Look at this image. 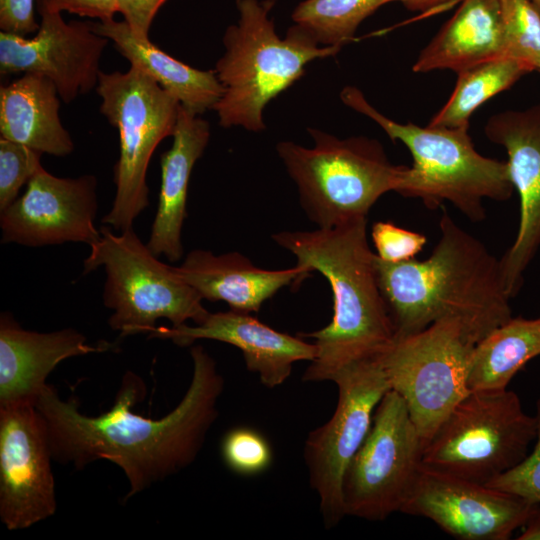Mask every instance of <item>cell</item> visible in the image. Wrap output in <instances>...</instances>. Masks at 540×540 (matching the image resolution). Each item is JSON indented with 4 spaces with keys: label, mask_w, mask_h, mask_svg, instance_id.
I'll return each instance as SVG.
<instances>
[{
    "label": "cell",
    "mask_w": 540,
    "mask_h": 540,
    "mask_svg": "<svg viewBox=\"0 0 540 540\" xmlns=\"http://www.w3.org/2000/svg\"><path fill=\"white\" fill-rule=\"evenodd\" d=\"M273 4L236 0L239 20L227 27L225 52L214 69L224 88L214 110L224 128L263 131L266 105L300 79L309 62L334 56L342 48L319 45L297 25L280 38L269 17Z\"/></svg>",
    "instance_id": "obj_4"
},
{
    "label": "cell",
    "mask_w": 540,
    "mask_h": 540,
    "mask_svg": "<svg viewBox=\"0 0 540 540\" xmlns=\"http://www.w3.org/2000/svg\"><path fill=\"white\" fill-rule=\"evenodd\" d=\"M530 2L535 6V8L540 13V0H530Z\"/></svg>",
    "instance_id": "obj_38"
},
{
    "label": "cell",
    "mask_w": 540,
    "mask_h": 540,
    "mask_svg": "<svg viewBox=\"0 0 540 540\" xmlns=\"http://www.w3.org/2000/svg\"><path fill=\"white\" fill-rule=\"evenodd\" d=\"M221 456L231 471L247 476L264 472L273 459L268 440L249 427H236L225 434Z\"/></svg>",
    "instance_id": "obj_29"
},
{
    "label": "cell",
    "mask_w": 540,
    "mask_h": 540,
    "mask_svg": "<svg viewBox=\"0 0 540 540\" xmlns=\"http://www.w3.org/2000/svg\"><path fill=\"white\" fill-rule=\"evenodd\" d=\"M452 1L454 0H400L399 2L411 11L425 12L439 8Z\"/></svg>",
    "instance_id": "obj_37"
},
{
    "label": "cell",
    "mask_w": 540,
    "mask_h": 540,
    "mask_svg": "<svg viewBox=\"0 0 540 540\" xmlns=\"http://www.w3.org/2000/svg\"><path fill=\"white\" fill-rule=\"evenodd\" d=\"M340 97L410 151L413 163L407 166L396 191L402 196L420 199L430 209L447 201L475 222L485 218L484 199L505 201L512 196L515 189L507 161L478 153L468 127L396 122L374 108L354 86L343 88Z\"/></svg>",
    "instance_id": "obj_5"
},
{
    "label": "cell",
    "mask_w": 540,
    "mask_h": 540,
    "mask_svg": "<svg viewBox=\"0 0 540 540\" xmlns=\"http://www.w3.org/2000/svg\"><path fill=\"white\" fill-rule=\"evenodd\" d=\"M400 0H304L292 13L295 25L321 46H343L353 40L361 22L379 7Z\"/></svg>",
    "instance_id": "obj_27"
},
{
    "label": "cell",
    "mask_w": 540,
    "mask_h": 540,
    "mask_svg": "<svg viewBox=\"0 0 540 540\" xmlns=\"http://www.w3.org/2000/svg\"><path fill=\"white\" fill-rule=\"evenodd\" d=\"M35 0H0L1 31L27 36L37 32L39 23L35 19Z\"/></svg>",
    "instance_id": "obj_33"
},
{
    "label": "cell",
    "mask_w": 540,
    "mask_h": 540,
    "mask_svg": "<svg viewBox=\"0 0 540 540\" xmlns=\"http://www.w3.org/2000/svg\"><path fill=\"white\" fill-rule=\"evenodd\" d=\"M96 187L93 175L62 178L40 168L24 194L0 212L1 242L26 247L66 242L94 245L100 239L94 224Z\"/></svg>",
    "instance_id": "obj_16"
},
{
    "label": "cell",
    "mask_w": 540,
    "mask_h": 540,
    "mask_svg": "<svg viewBox=\"0 0 540 540\" xmlns=\"http://www.w3.org/2000/svg\"><path fill=\"white\" fill-rule=\"evenodd\" d=\"M52 461L47 429L35 406L0 408V520L9 531L55 514Z\"/></svg>",
    "instance_id": "obj_14"
},
{
    "label": "cell",
    "mask_w": 540,
    "mask_h": 540,
    "mask_svg": "<svg viewBox=\"0 0 540 540\" xmlns=\"http://www.w3.org/2000/svg\"><path fill=\"white\" fill-rule=\"evenodd\" d=\"M439 228L440 238L424 260L390 263L376 255L379 288L396 337L455 319L477 344L512 317L501 262L446 210Z\"/></svg>",
    "instance_id": "obj_2"
},
{
    "label": "cell",
    "mask_w": 540,
    "mask_h": 540,
    "mask_svg": "<svg viewBox=\"0 0 540 540\" xmlns=\"http://www.w3.org/2000/svg\"><path fill=\"white\" fill-rule=\"evenodd\" d=\"M424 442L403 398L388 390L343 478L345 516L382 521L401 512L422 467Z\"/></svg>",
    "instance_id": "obj_11"
},
{
    "label": "cell",
    "mask_w": 540,
    "mask_h": 540,
    "mask_svg": "<svg viewBox=\"0 0 540 540\" xmlns=\"http://www.w3.org/2000/svg\"><path fill=\"white\" fill-rule=\"evenodd\" d=\"M41 155L23 144L0 139V212L18 198L23 185L43 167Z\"/></svg>",
    "instance_id": "obj_30"
},
{
    "label": "cell",
    "mask_w": 540,
    "mask_h": 540,
    "mask_svg": "<svg viewBox=\"0 0 540 540\" xmlns=\"http://www.w3.org/2000/svg\"><path fill=\"white\" fill-rule=\"evenodd\" d=\"M486 137L505 148L510 178L520 199V219L514 242L500 259L504 284L512 298L540 248V104L492 115Z\"/></svg>",
    "instance_id": "obj_17"
},
{
    "label": "cell",
    "mask_w": 540,
    "mask_h": 540,
    "mask_svg": "<svg viewBox=\"0 0 540 540\" xmlns=\"http://www.w3.org/2000/svg\"><path fill=\"white\" fill-rule=\"evenodd\" d=\"M522 533L517 537L519 540H540V504H535L522 526Z\"/></svg>",
    "instance_id": "obj_36"
},
{
    "label": "cell",
    "mask_w": 540,
    "mask_h": 540,
    "mask_svg": "<svg viewBox=\"0 0 540 540\" xmlns=\"http://www.w3.org/2000/svg\"><path fill=\"white\" fill-rule=\"evenodd\" d=\"M475 344L455 319L396 337L379 357L390 390L405 401L425 444L470 392L468 373Z\"/></svg>",
    "instance_id": "obj_10"
},
{
    "label": "cell",
    "mask_w": 540,
    "mask_h": 540,
    "mask_svg": "<svg viewBox=\"0 0 540 540\" xmlns=\"http://www.w3.org/2000/svg\"><path fill=\"white\" fill-rule=\"evenodd\" d=\"M39 28L33 37L0 32V74L48 78L60 99L70 103L96 88L100 59L109 40L91 22H65L61 13L36 0Z\"/></svg>",
    "instance_id": "obj_13"
},
{
    "label": "cell",
    "mask_w": 540,
    "mask_h": 540,
    "mask_svg": "<svg viewBox=\"0 0 540 540\" xmlns=\"http://www.w3.org/2000/svg\"><path fill=\"white\" fill-rule=\"evenodd\" d=\"M96 92L100 112L119 133L120 152L114 166L115 197L102 223L118 232L133 228L149 206L146 174L160 142L172 136L180 103L134 66L125 72H103Z\"/></svg>",
    "instance_id": "obj_9"
},
{
    "label": "cell",
    "mask_w": 540,
    "mask_h": 540,
    "mask_svg": "<svg viewBox=\"0 0 540 540\" xmlns=\"http://www.w3.org/2000/svg\"><path fill=\"white\" fill-rule=\"evenodd\" d=\"M371 237L376 255L385 262L398 263L414 259L425 246V235L395 225L378 221L372 226Z\"/></svg>",
    "instance_id": "obj_32"
},
{
    "label": "cell",
    "mask_w": 540,
    "mask_h": 540,
    "mask_svg": "<svg viewBox=\"0 0 540 540\" xmlns=\"http://www.w3.org/2000/svg\"><path fill=\"white\" fill-rule=\"evenodd\" d=\"M60 97L48 78L36 74L0 87V135L40 153L65 157L74 150L60 115Z\"/></svg>",
    "instance_id": "obj_23"
},
{
    "label": "cell",
    "mask_w": 540,
    "mask_h": 540,
    "mask_svg": "<svg viewBox=\"0 0 540 540\" xmlns=\"http://www.w3.org/2000/svg\"><path fill=\"white\" fill-rule=\"evenodd\" d=\"M112 343L90 345L73 328L53 332L26 330L2 312L0 317V408L33 404L46 379L62 361L90 353L115 350Z\"/></svg>",
    "instance_id": "obj_19"
},
{
    "label": "cell",
    "mask_w": 540,
    "mask_h": 540,
    "mask_svg": "<svg viewBox=\"0 0 540 540\" xmlns=\"http://www.w3.org/2000/svg\"><path fill=\"white\" fill-rule=\"evenodd\" d=\"M167 0H118L122 14L133 34L149 39V31L154 17Z\"/></svg>",
    "instance_id": "obj_34"
},
{
    "label": "cell",
    "mask_w": 540,
    "mask_h": 540,
    "mask_svg": "<svg viewBox=\"0 0 540 540\" xmlns=\"http://www.w3.org/2000/svg\"><path fill=\"white\" fill-rule=\"evenodd\" d=\"M540 355V316L511 317L475 344L468 387L471 390H503L515 374Z\"/></svg>",
    "instance_id": "obj_25"
},
{
    "label": "cell",
    "mask_w": 540,
    "mask_h": 540,
    "mask_svg": "<svg viewBox=\"0 0 540 540\" xmlns=\"http://www.w3.org/2000/svg\"><path fill=\"white\" fill-rule=\"evenodd\" d=\"M537 436L534 447L522 462L486 485L540 504V398L536 403Z\"/></svg>",
    "instance_id": "obj_31"
},
{
    "label": "cell",
    "mask_w": 540,
    "mask_h": 540,
    "mask_svg": "<svg viewBox=\"0 0 540 540\" xmlns=\"http://www.w3.org/2000/svg\"><path fill=\"white\" fill-rule=\"evenodd\" d=\"M148 337L171 340L179 346H188L200 339L233 345L242 352L247 369L257 373L268 388L283 384L294 363L311 362L317 352L315 344L304 341L301 336L279 332L250 313L232 309L209 313L203 322L193 326L186 323L156 326Z\"/></svg>",
    "instance_id": "obj_18"
},
{
    "label": "cell",
    "mask_w": 540,
    "mask_h": 540,
    "mask_svg": "<svg viewBox=\"0 0 540 540\" xmlns=\"http://www.w3.org/2000/svg\"><path fill=\"white\" fill-rule=\"evenodd\" d=\"M174 268L202 299L223 301L245 313L258 312L280 289L300 283L310 273L297 264L290 269H262L238 252L215 255L201 249L191 251Z\"/></svg>",
    "instance_id": "obj_20"
},
{
    "label": "cell",
    "mask_w": 540,
    "mask_h": 540,
    "mask_svg": "<svg viewBox=\"0 0 540 540\" xmlns=\"http://www.w3.org/2000/svg\"><path fill=\"white\" fill-rule=\"evenodd\" d=\"M535 504L486 484L422 465L401 512L425 517L460 540H507Z\"/></svg>",
    "instance_id": "obj_15"
},
{
    "label": "cell",
    "mask_w": 540,
    "mask_h": 540,
    "mask_svg": "<svg viewBox=\"0 0 540 540\" xmlns=\"http://www.w3.org/2000/svg\"><path fill=\"white\" fill-rule=\"evenodd\" d=\"M308 133L313 147L282 141L276 150L302 209L318 228L367 217L382 195L397 191L407 166L392 164L376 139H340L314 128Z\"/></svg>",
    "instance_id": "obj_6"
},
{
    "label": "cell",
    "mask_w": 540,
    "mask_h": 540,
    "mask_svg": "<svg viewBox=\"0 0 540 540\" xmlns=\"http://www.w3.org/2000/svg\"><path fill=\"white\" fill-rule=\"evenodd\" d=\"M530 72L528 66L510 57L488 60L458 72L451 96L428 125L469 128V119L477 108Z\"/></svg>",
    "instance_id": "obj_26"
},
{
    "label": "cell",
    "mask_w": 540,
    "mask_h": 540,
    "mask_svg": "<svg viewBox=\"0 0 540 540\" xmlns=\"http://www.w3.org/2000/svg\"><path fill=\"white\" fill-rule=\"evenodd\" d=\"M169 150L161 155L158 207L147 242L151 252L177 262L183 256L182 227L192 169L210 138L208 121L180 105Z\"/></svg>",
    "instance_id": "obj_21"
},
{
    "label": "cell",
    "mask_w": 540,
    "mask_h": 540,
    "mask_svg": "<svg viewBox=\"0 0 540 540\" xmlns=\"http://www.w3.org/2000/svg\"><path fill=\"white\" fill-rule=\"evenodd\" d=\"M90 248L83 274L104 268L103 301L112 310L108 324L121 337L149 334L161 318L172 326L187 320L199 324L210 313L174 266L161 262L133 228L115 234L102 226L100 239Z\"/></svg>",
    "instance_id": "obj_7"
},
{
    "label": "cell",
    "mask_w": 540,
    "mask_h": 540,
    "mask_svg": "<svg viewBox=\"0 0 540 540\" xmlns=\"http://www.w3.org/2000/svg\"><path fill=\"white\" fill-rule=\"evenodd\" d=\"M53 11H67L80 17L99 21L114 19L119 12L118 0H41Z\"/></svg>",
    "instance_id": "obj_35"
},
{
    "label": "cell",
    "mask_w": 540,
    "mask_h": 540,
    "mask_svg": "<svg viewBox=\"0 0 540 540\" xmlns=\"http://www.w3.org/2000/svg\"><path fill=\"white\" fill-rule=\"evenodd\" d=\"M506 57L500 0H462L452 17L418 55L413 71L456 73Z\"/></svg>",
    "instance_id": "obj_22"
},
{
    "label": "cell",
    "mask_w": 540,
    "mask_h": 540,
    "mask_svg": "<svg viewBox=\"0 0 540 540\" xmlns=\"http://www.w3.org/2000/svg\"><path fill=\"white\" fill-rule=\"evenodd\" d=\"M91 26L114 44L130 66L152 78L186 109L201 115L215 108L224 88L214 70H200L184 64L159 49L150 39L135 36L124 20L91 22Z\"/></svg>",
    "instance_id": "obj_24"
},
{
    "label": "cell",
    "mask_w": 540,
    "mask_h": 540,
    "mask_svg": "<svg viewBox=\"0 0 540 540\" xmlns=\"http://www.w3.org/2000/svg\"><path fill=\"white\" fill-rule=\"evenodd\" d=\"M272 239L296 256L297 265L321 273L332 290L331 322L298 334L313 339L317 349L303 380L334 381L343 371L378 359L396 333L379 288L367 217L314 231H281Z\"/></svg>",
    "instance_id": "obj_3"
},
{
    "label": "cell",
    "mask_w": 540,
    "mask_h": 540,
    "mask_svg": "<svg viewBox=\"0 0 540 540\" xmlns=\"http://www.w3.org/2000/svg\"><path fill=\"white\" fill-rule=\"evenodd\" d=\"M333 382L338 387L336 409L326 423L308 434L304 445L309 482L318 494L326 528L345 516V471L370 430L377 405L390 390L379 358L343 371Z\"/></svg>",
    "instance_id": "obj_12"
},
{
    "label": "cell",
    "mask_w": 540,
    "mask_h": 540,
    "mask_svg": "<svg viewBox=\"0 0 540 540\" xmlns=\"http://www.w3.org/2000/svg\"><path fill=\"white\" fill-rule=\"evenodd\" d=\"M506 57L540 71V13L530 0H500Z\"/></svg>",
    "instance_id": "obj_28"
},
{
    "label": "cell",
    "mask_w": 540,
    "mask_h": 540,
    "mask_svg": "<svg viewBox=\"0 0 540 540\" xmlns=\"http://www.w3.org/2000/svg\"><path fill=\"white\" fill-rule=\"evenodd\" d=\"M193 374L178 405L159 419L145 417L134 406L146 395L143 379L126 372L111 408L89 416L78 401L63 399L47 384L35 400L49 438L54 461L81 470L108 460L125 474L129 488L123 501L190 466L218 417L224 379L215 360L201 345L190 350Z\"/></svg>",
    "instance_id": "obj_1"
},
{
    "label": "cell",
    "mask_w": 540,
    "mask_h": 540,
    "mask_svg": "<svg viewBox=\"0 0 540 540\" xmlns=\"http://www.w3.org/2000/svg\"><path fill=\"white\" fill-rule=\"evenodd\" d=\"M536 416L511 390H471L425 444L422 465L487 484L529 454Z\"/></svg>",
    "instance_id": "obj_8"
}]
</instances>
